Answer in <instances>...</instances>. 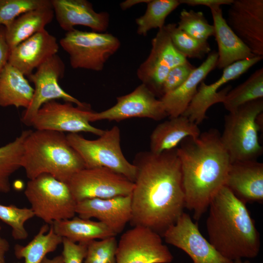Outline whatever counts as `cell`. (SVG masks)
Listing matches in <instances>:
<instances>
[{"mask_svg":"<svg viewBox=\"0 0 263 263\" xmlns=\"http://www.w3.org/2000/svg\"><path fill=\"white\" fill-rule=\"evenodd\" d=\"M177 148L158 154L142 151L135 155L130 222L133 227H146L162 235L184 212L185 194Z\"/></svg>","mask_w":263,"mask_h":263,"instance_id":"1","label":"cell"},{"mask_svg":"<svg viewBox=\"0 0 263 263\" xmlns=\"http://www.w3.org/2000/svg\"><path fill=\"white\" fill-rule=\"evenodd\" d=\"M177 148L182 171L185 207L199 220L225 186L231 163L221 134L211 129L198 137H187Z\"/></svg>","mask_w":263,"mask_h":263,"instance_id":"2","label":"cell"},{"mask_svg":"<svg viewBox=\"0 0 263 263\" xmlns=\"http://www.w3.org/2000/svg\"><path fill=\"white\" fill-rule=\"evenodd\" d=\"M208 209V241L222 256L232 261L258 256L260 233L245 203L224 186Z\"/></svg>","mask_w":263,"mask_h":263,"instance_id":"3","label":"cell"},{"mask_svg":"<svg viewBox=\"0 0 263 263\" xmlns=\"http://www.w3.org/2000/svg\"><path fill=\"white\" fill-rule=\"evenodd\" d=\"M21 168L29 180L48 174L68 183L85 166L63 132L36 130L24 141Z\"/></svg>","mask_w":263,"mask_h":263,"instance_id":"4","label":"cell"},{"mask_svg":"<svg viewBox=\"0 0 263 263\" xmlns=\"http://www.w3.org/2000/svg\"><path fill=\"white\" fill-rule=\"evenodd\" d=\"M263 112L262 98L245 103L225 115L221 140L231 163L257 160L262 155L258 121Z\"/></svg>","mask_w":263,"mask_h":263,"instance_id":"5","label":"cell"},{"mask_svg":"<svg viewBox=\"0 0 263 263\" xmlns=\"http://www.w3.org/2000/svg\"><path fill=\"white\" fill-rule=\"evenodd\" d=\"M66 137L70 145L82 159L85 168H106L134 182L136 168L127 160L122 152L120 130L118 126L105 130L94 140L87 139L78 133H70Z\"/></svg>","mask_w":263,"mask_h":263,"instance_id":"6","label":"cell"},{"mask_svg":"<svg viewBox=\"0 0 263 263\" xmlns=\"http://www.w3.org/2000/svg\"><path fill=\"white\" fill-rule=\"evenodd\" d=\"M24 194L35 216L46 224L75 217L76 202L67 183L48 174L29 180Z\"/></svg>","mask_w":263,"mask_h":263,"instance_id":"7","label":"cell"},{"mask_svg":"<svg viewBox=\"0 0 263 263\" xmlns=\"http://www.w3.org/2000/svg\"><path fill=\"white\" fill-rule=\"evenodd\" d=\"M62 49L69 55L74 69L101 71L109 58L119 49V39L107 33L67 32L59 41Z\"/></svg>","mask_w":263,"mask_h":263,"instance_id":"8","label":"cell"},{"mask_svg":"<svg viewBox=\"0 0 263 263\" xmlns=\"http://www.w3.org/2000/svg\"><path fill=\"white\" fill-rule=\"evenodd\" d=\"M65 70V64L56 54L48 59L35 72L27 76L35 87L32 101L23 113L21 118L25 125L31 126L34 117L41 107L46 102L56 99H62L66 102L74 103L81 107L90 106L69 94L60 87L58 81L63 77Z\"/></svg>","mask_w":263,"mask_h":263,"instance_id":"9","label":"cell"},{"mask_svg":"<svg viewBox=\"0 0 263 263\" xmlns=\"http://www.w3.org/2000/svg\"><path fill=\"white\" fill-rule=\"evenodd\" d=\"M77 202L92 198L131 195L134 183L124 175L104 167L84 168L67 183Z\"/></svg>","mask_w":263,"mask_h":263,"instance_id":"10","label":"cell"},{"mask_svg":"<svg viewBox=\"0 0 263 263\" xmlns=\"http://www.w3.org/2000/svg\"><path fill=\"white\" fill-rule=\"evenodd\" d=\"M187 61L173 46L165 25L152 39L150 53L138 68L137 75L160 99L163 84L170 70Z\"/></svg>","mask_w":263,"mask_h":263,"instance_id":"11","label":"cell"},{"mask_svg":"<svg viewBox=\"0 0 263 263\" xmlns=\"http://www.w3.org/2000/svg\"><path fill=\"white\" fill-rule=\"evenodd\" d=\"M161 235L144 226L124 232L117 243L116 263H170L173 257Z\"/></svg>","mask_w":263,"mask_h":263,"instance_id":"12","label":"cell"},{"mask_svg":"<svg viewBox=\"0 0 263 263\" xmlns=\"http://www.w3.org/2000/svg\"><path fill=\"white\" fill-rule=\"evenodd\" d=\"M93 113L90 106L75 107L71 103H61L52 100L41 107L34 117L31 126L36 130L70 133L87 132L99 136L105 130L90 124Z\"/></svg>","mask_w":263,"mask_h":263,"instance_id":"13","label":"cell"},{"mask_svg":"<svg viewBox=\"0 0 263 263\" xmlns=\"http://www.w3.org/2000/svg\"><path fill=\"white\" fill-rule=\"evenodd\" d=\"M162 236L167 243L184 251L193 263H233L204 238L198 225L184 212Z\"/></svg>","mask_w":263,"mask_h":263,"instance_id":"14","label":"cell"},{"mask_svg":"<svg viewBox=\"0 0 263 263\" xmlns=\"http://www.w3.org/2000/svg\"><path fill=\"white\" fill-rule=\"evenodd\" d=\"M263 58L256 56L235 62L224 68L221 77L213 83L207 84L204 81L201 82L196 94L182 115L199 125L207 118L206 113L211 106L217 103H223L232 87L228 85L221 90H218L224 84L239 78Z\"/></svg>","mask_w":263,"mask_h":263,"instance_id":"15","label":"cell"},{"mask_svg":"<svg viewBox=\"0 0 263 263\" xmlns=\"http://www.w3.org/2000/svg\"><path fill=\"white\" fill-rule=\"evenodd\" d=\"M167 116L160 99L142 83L128 94L117 97L116 103L112 107L100 112H94L92 122L120 121L134 117L159 121Z\"/></svg>","mask_w":263,"mask_h":263,"instance_id":"16","label":"cell"},{"mask_svg":"<svg viewBox=\"0 0 263 263\" xmlns=\"http://www.w3.org/2000/svg\"><path fill=\"white\" fill-rule=\"evenodd\" d=\"M226 21L254 55L263 57V0H234Z\"/></svg>","mask_w":263,"mask_h":263,"instance_id":"17","label":"cell"},{"mask_svg":"<svg viewBox=\"0 0 263 263\" xmlns=\"http://www.w3.org/2000/svg\"><path fill=\"white\" fill-rule=\"evenodd\" d=\"M131 195L106 199H85L76 203L75 213L83 219H97L116 235L123 231L131 221Z\"/></svg>","mask_w":263,"mask_h":263,"instance_id":"18","label":"cell"},{"mask_svg":"<svg viewBox=\"0 0 263 263\" xmlns=\"http://www.w3.org/2000/svg\"><path fill=\"white\" fill-rule=\"evenodd\" d=\"M58 49L56 38L44 29L11 50L8 63L28 76L35 69L56 55Z\"/></svg>","mask_w":263,"mask_h":263,"instance_id":"19","label":"cell"},{"mask_svg":"<svg viewBox=\"0 0 263 263\" xmlns=\"http://www.w3.org/2000/svg\"><path fill=\"white\" fill-rule=\"evenodd\" d=\"M54 14L59 26L67 32L81 25L93 31L104 33L109 27V14L96 12L93 4L86 0H51Z\"/></svg>","mask_w":263,"mask_h":263,"instance_id":"20","label":"cell"},{"mask_svg":"<svg viewBox=\"0 0 263 263\" xmlns=\"http://www.w3.org/2000/svg\"><path fill=\"white\" fill-rule=\"evenodd\" d=\"M225 186L244 203L263 201V164L257 160L231 163Z\"/></svg>","mask_w":263,"mask_h":263,"instance_id":"21","label":"cell"},{"mask_svg":"<svg viewBox=\"0 0 263 263\" xmlns=\"http://www.w3.org/2000/svg\"><path fill=\"white\" fill-rule=\"evenodd\" d=\"M210 9L218 49L216 67L224 69L235 62L256 56L229 27L221 7H213Z\"/></svg>","mask_w":263,"mask_h":263,"instance_id":"22","label":"cell"},{"mask_svg":"<svg viewBox=\"0 0 263 263\" xmlns=\"http://www.w3.org/2000/svg\"><path fill=\"white\" fill-rule=\"evenodd\" d=\"M217 60V52H211L180 86L160 98L169 118L178 116L184 113L196 94L200 83L216 67Z\"/></svg>","mask_w":263,"mask_h":263,"instance_id":"23","label":"cell"},{"mask_svg":"<svg viewBox=\"0 0 263 263\" xmlns=\"http://www.w3.org/2000/svg\"><path fill=\"white\" fill-rule=\"evenodd\" d=\"M198 125L181 115L158 124L150 136V151L158 154L177 148L187 137H198Z\"/></svg>","mask_w":263,"mask_h":263,"instance_id":"24","label":"cell"},{"mask_svg":"<svg viewBox=\"0 0 263 263\" xmlns=\"http://www.w3.org/2000/svg\"><path fill=\"white\" fill-rule=\"evenodd\" d=\"M34 91L25 75L7 62L0 75V106L26 109L32 101Z\"/></svg>","mask_w":263,"mask_h":263,"instance_id":"25","label":"cell"},{"mask_svg":"<svg viewBox=\"0 0 263 263\" xmlns=\"http://www.w3.org/2000/svg\"><path fill=\"white\" fill-rule=\"evenodd\" d=\"M55 16L52 6L26 12L5 28V38L10 51L20 42L45 29Z\"/></svg>","mask_w":263,"mask_h":263,"instance_id":"26","label":"cell"},{"mask_svg":"<svg viewBox=\"0 0 263 263\" xmlns=\"http://www.w3.org/2000/svg\"><path fill=\"white\" fill-rule=\"evenodd\" d=\"M51 225L57 234L75 243L88 244L96 239L116 236L102 223L79 217L56 221Z\"/></svg>","mask_w":263,"mask_h":263,"instance_id":"27","label":"cell"},{"mask_svg":"<svg viewBox=\"0 0 263 263\" xmlns=\"http://www.w3.org/2000/svg\"><path fill=\"white\" fill-rule=\"evenodd\" d=\"M62 240L63 238L55 232L52 225L49 228L46 224L28 244H16L14 254L17 259H24V263H41L46 255L55 251Z\"/></svg>","mask_w":263,"mask_h":263,"instance_id":"28","label":"cell"},{"mask_svg":"<svg viewBox=\"0 0 263 263\" xmlns=\"http://www.w3.org/2000/svg\"><path fill=\"white\" fill-rule=\"evenodd\" d=\"M32 130L23 131L13 141L0 147V192L11 190V175L21 168L24 141Z\"/></svg>","mask_w":263,"mask_h":263,"instance_id":"29","label":"cell"},{"mask_svg":"<svg viewBox=\"0 0 263 263\" xmlns=\"http://www.w3.org/2000/svg\"><path fill=\"white\" fill-rule=\"evenodd\" d=\"M263 98V68L256 70L244 82L226 94L223 102L229 112L255 100Z\"/></svg>","mask_w":263,"mask_h":263,"instance_id":"30","label":"cell"},{"mask_svg":"<svg viewBox=\"0 0 263 263\" xmlns=\"http://www.w3.org/2000/svg\"><path fill=\"white\" fill-rule=\"evenodd\" d=\"M180 4L179 0H150L144 14L135 19L137 33L146 36L151 29H162L167 17Z\"/></svg>","mask_w":263,"mask_h":263,"instance_id":"31","label":"cell"},{"mask_svg":"<svg viewBox=\"0 0 263 263\" xmlns=\"http://www.w3.org/2000/svg\"><path fill=\"white\" fill-rule=\"evenodd\" d=\"M175 48L187 58L201 59L211 49L207 41L202 42L189 36L178 28L175 23L165 25Z\"/></svg>","mask_w":263,"mask_h":263,"instance_id":"32","label":"cell"},{"mask_svg":"<svg viewBox=\"0 0 263 263\" xmlns=\"http://www.w3.org/2000/svg\"><path fill=\"white\" fill-rule=\"evenodd\" d=\"M177 26L178 28L193 38L207 42L214 36V27L210 24L204 13L193 10L182 9Z\"/></svg>","mask_w":263,"mask_h":263,"instance_id":"33","label":"cell"},{"mask_svg":"<svg viewBox=\"0 0 263 263\" xmlns=\"http://www.w3.org/2000/svg\"><path fill=\"white\" fill-rule=\"evenodd\" d=\"M34 216L31 208L0 204V220L11 227L12 236L15 240H25L28 237L25 224Z\"/></svg>","mask_w":263,"mask_h":263,"instance_id":"34","label":"cell"},{"mask_svg":"<svg viewBox=\"0 0 263 263\" xmlns=\"http://www.w3.org/2000/svg\"><path fill=\"white\" fill-rule=\"evenodd\" d=\"M51 5L50 0H0V27H8L26 12Z\"/></svg>","mask_w":263,"mask_h":263,"instance_id":"35","label":"cell"},{"mask_svg":"<svg viewBox=\"0 0 263 263\" xmlns=\"http://www.w3.org/2000/svg\"><path fill=\"white\" fill-rule=\"evenodd\" d=\"M117 243L115 236L91 241L88 244L84 263H116Z\"/></svg>","mask_w":263,"mask_h":263,"instance_id":"36","label":"cell"},{"mask_svg":"<svg viewBox=\"0 0 263 263\" xmlns=\"http://www.w3.org/2000/svg\"><path fill=\"white\" fill-rule=\"evenodd\" d=\"M195 68L188 60L171 68L163 84L162 97L180 86L188 78Z\"/></svg>","mask_w":263,"mask_h":263,"instance_id":"37","label":"cell"},{"mask_svg":"<svg viewBox=\"0 0 263 263\" xmlns=\"http://www.w3.org/2000/svg\"><path fill=\"white\" fill-rule=\"evenodd\" d=\"M62 244L64 263H82L86 256L88 244L75 243L65 238Z\"/></svg>","mask_w":263,"mask_h":263,"instance_id":"38","label":"cell"},{"mask_svg":"<svg viewBox=\"0 0 263 263\" xmlns=\"http://www.w3.org/2000/svg\"><path fill=\"white\" fill-rule=\"evenodd\" d=\"M234 0H179L180 4H185L189 6H206L209 8L221 6L222 5H230Z\"/></svg>","mask_w":263,"mask_h":263,"instance_id":"39","label":"cell"},{"mask_svg":"<svg viewBox=\"0 0 263 263\" xmlns=\"http://www.w3.org/2000/svg\"><path fill=\"white\" fill-rule=\"evenodd\" d=\"M10 49L5 38V28L0 27V75L8 61Z\"/></svg>","mask_w":263,"mask_h":263,"instance_id":"40","label":"cell"},{"mask_svg":"<svg viewBox=\"0 0 263 263\" xmlns=\"http://www.w3.org/2000/svg\"><path fill=\"white\" fill-rule=\"evenodd\" d=\"M9 248L10 244L8 241L0 235V263H5V254Z\"/></svg>","mask_w":263,"mask_h":263,"instance_id":"41","label":"cell"},{"mask_svg":"<svg viewBox=\"0 0 263 263\" xmlns=\"http://www.w3.org/2000/svg\"><path fill=\"white\" fill-rule=\"evenodd\" d=\"M149 0H127L121 2L120 5L121 8L123 10H125L137 3H140L141 2H146L147 3Z\"/></svg>","mask_w":263,"mask_h":263,"instance_id":"42","label":"cell"},{"mask_svg":"<svg viewBox=\"0 0 263 263\" xmlns=\"http://www.w3.org/2000/svg\"><path fill=\"white\" fill-rule=\"evenodd\" d=\"M41 263H64L63 257L61 255L57 256L53 259H50L45 257Z\"/></svg>","mask_w":263,"mask_h":263,"instance_id":"43","label":"cell"},{"mask_svg":"<svg viewBox=\"0 0 263 263\" xmlns=\"http://www.w3.org/2000/svg\"><path fill=\"white\" fill-rule=\"evenodd\" d=\"M233 263H251L247 260L243 261L242 259H237L233 261Z\"/></svg>","mask_w":263,"mask_h":263,"instance_id":"44","label":"cell"},{"mask_svg":"<svg viewBox=\"0 0 263 263\" xmlns=\"http://www.w3.org/2000/svg\"><path fill=\"white\" fill-rule=\"evenodd\" d=\"M1 226L0 225V231L1 230Z\"/></svg>","mask_w":263,"mask_h":263,"instance_id":"45","label":"cell"}]
</instances>
